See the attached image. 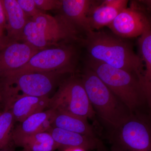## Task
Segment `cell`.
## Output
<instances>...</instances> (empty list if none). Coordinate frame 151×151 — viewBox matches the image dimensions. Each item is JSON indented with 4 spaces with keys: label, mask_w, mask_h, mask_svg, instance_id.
Segmentation results:
<instances>
[{
    "label": "cell",
    "mask_w": 151,
    "mask_h": 151,
    "mask_svg": "<svg viewBox=\"0 0 151 151\" xmlns=\"http://www.w3.org/2000/svg\"><path fill=\"white\" fill-rule=\"evenodd\" d=\"M95 2L89 0H62L61 14L78 30L88 33L93 31L89 25L88 17Z\"/></svg>",
    "instance_id": "5bb4252c"
},
{
    "label": "cell",
    "mask_w": 151,
    "mask_h": 151,
    "mask_svg": "<svg viewBox=\"0 0 151 151\" xmlns=\"http://www.w3.org/2000/svg\"><path fill=\"white\" fill-rule=\"evenodd\" d=\"M40 50L24 42L0 45V80L24 65Z\"/></svg>",
    "instance_id": "30bf717a"
},
{
    "label": "cell",
    "mask_w": 151,
    "mask_h": 151,
    "mask_svg": "<svg viewBox=\"0 0 151 151\" xmlns=\"http://www.w3.org/2000/svg\"><path fill=\"white\" fill-rule=\"evenodd\" d=\"M37 7L40 10L44 11L60 9L61 1L58 0H34Z\"/></svg>",
    "instance_id": "7402d4cb"
},
{
    "label": "cell",
    "mask_w": 151,
    "mask_h": 151,
    "mask_svg": "<svg viewBox=\"0 0 151 151\" xmlns=\"http://www.w3.org/2000/svg\"><path fill=\"white\" fill-rule=\"evenodd\" d=\"M55 111L51 127L97 138L87 119L68 113Z\"/></svg>",
    "instance_id": "e0dca14e"
},
{
    "label": "cell",
    "mask_w": 151,
    "mask_h": 151,
    "mask_svg": "<svg viewBox=\"0 0 151 151\" xmlns=\"http://www.w3.org/2000/svg\"><path fill=\"white\" fill-rule=\"evenodd\" d=\"M48 132L56 143L58 149L81 148L86 151H106L103 143L98 138L50 127Z\"/></svg>",
    "instance_id": "8fae6325"
},
{
    "label": "cell",
    "mask_w": 151,
    "mask_h": 151,
    "mask_svg": "<svg viewBox=\"0 0 151 151\" xmlns=\"http://www.w3.org/2000/svg\"><path fill=\"white\" fill-rule=\"evenodd\" d=\"M0 151H14L11 148V147L3 149V150H0Z\"/></svg>",
    "instance_id": "d4e9b609"
},
{
    "label": "cell",
    "mask_w": 151,
    "mask_h": 151,
    "mask_svg": "<svg viewBox=\"0 0 151 151\" xmlns=\"http://www.w3.org/2000/svg\"><path fill=\"white\" fill-rule=\"evenodd\" d=\"M6 23V35L4 43L21 40L29 18L21 8L17 0H1Z\"/></svg>",
    "instance_id": "7c38bea8"
},
{
    "label": "cell",
    "mask_w": 151,
    "mask_h": 151,
    "mask_svg": "<svg viewBox=\"0 0 151 151\" xmlns=\"http://www.w3.org/2000/svg\"><path fill=\"white\" fill-rule=\"evenodd\" d=\"M17 1L29 19L42 12L37 8L34 0H17Z\"/></svg>",
    "instance_id": "44dd1931"
},
{
    "label": "cell",
    "mask_w": 151,
    "mask_h": 151,
    "mask_svg": "<svg viewBox=\"0 0 151 151\" xmlns=\"http://www.w3.org/2000/svg\"><path fill=\"white\" fill-rule=\"evenodd\" d=\"M55 112L54 110L49 108L28 117L13 132L12 140L14 141L25 136L47 132L51 127Z\"/></svg>",
    "instance_id": "9a60e30c"
},
{
    "label": "cell",
    "mask_w": 151,
    "mask_h": 151,
    "mask_svg": "<svg viewBox=\"0 0 151 151\" xmlns=\"http://www.w3.org/2000/svg\"><path fill=\"white\" fill-rule=\"evenodd\" d=\"M50 100L49 97L23 96L14 102L9 110L14 121L21 123L33 114L49 108Z\"/></svg>",
    "instance_id": "2e32d148"
},
{
    "label": "cell",
    "mask_w": 151,
    "mask_h": 151,
    "mask_svg": "<svg viewBox=\"0 0 151 151\" xmlns=\"http://www.w3.org/2000/svg\"><path fill=\"white\" fill-rule=\"evenodd\" d=\"M49 109L86 119L95 116L81 78L70 76L64 79L58 90L50 98Z\"/></svg>",
    "instance_id": "8992f818"
},
{
    "label": "cell",
    "mask_w": 151,
    "mask_h": 151,
    "mask_svg": "<svg viewBox=\"0 0 151 151\" xmlns=\"http://www.w3.org/2000/svg\"><path fill=\"white\" fill-rule=\"evenodd\" d=\"M2 113H0V116H1V114H2Z\"/></svg>",
    "instance_id": "484cf974"
},
{
    "label": "cell",
    "mask_w": 151,
    "mask_h": 151,
    "mask_svg": "<svg viewBox=\"0 0 151 151\" xmlns=\"http://www.w3.org/2000/svg\"><path fill=\"white\" fill-rule=\"evenodd\" d=\"M81 81L95 114L113 129L129 117L131 113L124 103L89 67Z\"/></svg>",
    "instance_id": "277c9868"
},
{
    "label": "cell",
    "mask_w": 151,
    "mask_h": 151,
    "mask_svg": "<svg viewBox=\"0 0 151 151\" xmlns=\"http://www.w3.org/2000/svg\"><path fill=\"white\" fill-rule=\"evenodd\" d=\"M113 130L110 139L112 151H151L150 126L142 115L132 113Z\"/></svg>",
    "instance_id": "ba28073f"
},
{
    "label": "cell",
    "mask_w": 151,
    "mask_h": 151,
    "mask_svg": "<svg viewBox=\"0 0 151 151\" xmlns=\"http://www.w3.org/2000/svg\"><path fill=\"white\" fill-rule=\"evenodd\" d=\"M86 34L82 42L86 45L89 58L133 73L145 89L144 63L129 42L104 32L93 31Z\"/></svg>",
    "instance_id": "6da1fadb"
},
{
    "label": "cell",
    "mask_w": 151,
    "mask_h": 151,
    "mask_svg": "<svg viewBox=\"0 0 151 151\" xmlns=\"http://www.w3.org/2000/svg\"><path fill=\"white\" fill-rule=\"evenodd\" d=\"M128 2L126 0H105L99 4L95 2L88 14L90 27L94 31L108 26L119 14L127 7Z\"/></svg>",
    "instance_id": "4fadbf2b"
},
{
    "label": "cell",
    "mask_w": 151,
    "mask_h": 151,
    "mask_svg": "<svg viewBox=\"0 0 151 151\" xmlns=\"http://www.w3.org/2000/svg\"><path fill=\"white\" fill-rule=\"evenodd\" d=\"M24 151H53L58 146L48 132H42L25 136L14 141Z\"/></svg>",
    "instance_id": "ac0fdd59"
},
{
    "label": "cell",
    "mask_w": 151,
    "mask_h": 151,
    "mask_svg": "<svg viewBox=\"0 0 151 151\" xmlns=\"http://www.w3.org/2000/svg\"><path fill=\"white\" fill-rule=\"evenodd\" d=\"M77 51L71 44L44 49L38 52L28 62L4 78L29 72H74Z\"/></svg>",
    "instance_id": "52a82bcc"
},
{
    "label": "cell",
    "mask_w": 151,
    "mask_h": 151,
    "mask_svg": "<svg viewBox=\"0 0 151 151\" xmlns=\"http://www.w3.org/2000/svg\"><path fill=\"white\" fill-rule=\"evenodd\" d=\"M66 72H29L9 76L0 81V98L9 110L14 102L23 96L48 97L59 86Z\"/></svg>",
    "instance_id": "3957f363"
},
{
    "label": "cell",
    "mask_w": 151,
    "mask_h": 151,
    "mask_svg": "<svg viewBox=\"0 0 151 151\" xmlns=\"http://www.w3.org/2000/svg\"><path fill=\"white\" fill-rule=\"evenodd\" d=\"M78 32L62 14L53 17L42 12L29 19L21 40L41 50L79 41Z\"/></svg>",
    "instance_id": "7a4b0ae2"
},
{
    "label": "cell",
    "mask_w": 151,
    "mask_h": 151,
    "mask_svg": "<svg viewBox=\"0 0 151 151\" xmlns=\"http://www.w3.org/2000/svg\"><path fill=\"white\" fill-rule=\"evenodd\" d=\"M63 151H86L83 149L81 148H70L66 149V150H63Z\"/></svg>",
    "instance_id": "cb8c5ba5"
},
{
    "label": "cell",
    "mask_w": 151,
    "mask_h": 151,
    "mask_svg": "<svg viewBox=\"0 0 151 151\" xmlns=\"http://www.w3.org/2000/svg\"><path fill=\"white\" fill-rule=\"evenodd\" d=\"M150 27V20L143 10L133 4L122 10L108 26L115 34L124 38L140 36Z\"/></svg>",
    "instance_id": "9c48e42d"
},
{
    "label": "cell",
    "mask_w": 151,
    "mask_h": 151,
    "mask_svg": "<svg viewBox=\"0 0 151 151\" xmlns=\"http://www.w3.org/2000/svg\"><path fill=\"white\" fill-rule=\"evenodd\" d=\"M14 122L10 110L4 111L0 116V150L11 147Z\"/></svg>",
    "instance_id": "ffe728a7"
},
{
    "label": "cell",
    "mask_w": 151,
    "mask_h": 151,
    "mask_svg": "<svg viewBox=\"0 0 151 151\" xmlns=\"http://www.w3.org/2000/svg\"><path fill=\"white\" fill-rule=\"evenodd\" d=\"M6 30V23L4 12L0 1V45L4 43L5 40V32Z\"/></svg>",
    "instance_id": "603a6c76"
},
{
    "label": "cell",
    "mask_w": 151,
    "mask_h": 151,
    "mask_svg": "<svg viewBox=\"0 0 151 151\" xmlns=\"http://www.w3.org/2000/svg\"><path fill=\"white\" fill-rule=\"evenodd\" d=\"M141 58L145 66L144 87L147 102L151 103V30L148 28L140 36L138 41Z\"/></svg>",
    "instance_id": "d6986e66"
},
{
    "label": "cell",
    "mask_w": 151,
    "mask_h": 151,
    "mask_svg": "<svg viewBox=\"0 0 151 151\" xmlns=\"http://www.w3.org/2000/svg\"><path fill=\"white\" fill-rule=\"evenodd\" d=\"M87 63L131 113L147 101L144 87L134 74L90 58Z\"/></svg>",
    "instance_id": "5b68a950"
}]
</instances>
